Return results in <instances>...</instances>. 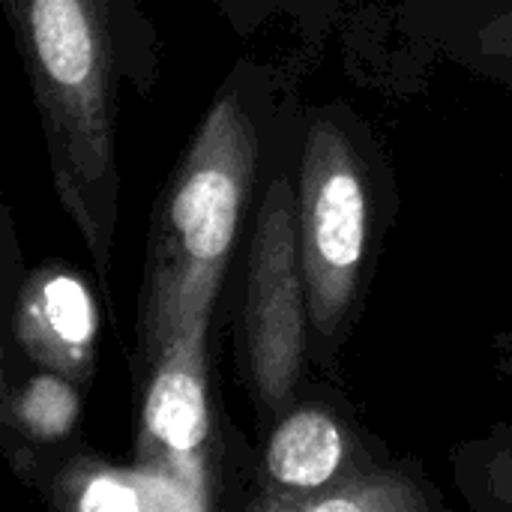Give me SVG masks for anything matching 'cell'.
Here are the masks:
<instances>
[{"instance_id": "obj_1", "label": "cell", "mask_w": 512, "mask_h": 512, "mask_svg": "<svg viewBox=\"0 0 512 512\" xmlns=\"http://www.w3.org/2000/svg\"><path fill=\"white\" fill-rule=\"evenodd\" d=\"M297 105L291 84L261 60L243 57L222 78L150 210L129 348L132 378L168 342L213 333L231 255Z\"/></svg>"}, {"instance_id": "obj_2", "label": "cell", "mask_w": 512, "mask_h": 512, "mask_svg": "<svg viewBox=\"0 0 512 512\" xmlns=\"http://www.w3.org/2000/svg\"><path fill=\"white\" fill-rule=\"evenodd\" d=\"M150 0H3L42 126L51 189L111 297L123 213L120 105L150 96L162 42Z\"/></svg>"}, {"instance_id": "obj_3", "label": "cell", "mask_w": 512, "mask_h": 512, "mask_svg": "<svg viewBox=\"0 0 512 512\" xmlns=\"http://www.w3.org/2000/svg\"><path fill=\"white\" fill-rule=\"evenodd\" d=\"M399 207L378 132L348 102L303 108L297 144V231L312 312V363L336 378Z\"/></svg>"}, {"instance_id": "obj_4", "label": "cell", "mask_w": 512, "mask_h": 512, "mask_svg": "<svg viewBox=\"0 0 512 512\" xmlns=\"http://www.w3.org/2000/svg\"><path fill=\"white\" fill-rule=\"evenodd\" d=\"M300 123L303 108L297 105L276 141L243 252L234 354L258 429H267L315 375L312 312L297 231Z\"/></svg>"}, {"instance_id": "obj_5", "label": "cell", "mask_w": 512, "mask_h": 512, "mask_svg": "<svg viewBox=\"0 0 512 512\" xmlns=\"http://www.w3.org/2000/svg\"><path fill=\"white\" fill-rule=\"evenodd\" d=\"M210 339L213 333L180 336L132 378V465L162 483L174 495L177 510L222 507L225 447L213 399Z\"/></svg>"}, {"instance_id": "obj_6", "label": "cell", "mask_w": 512, "mask_h": 512, "mask_svg": "<svg viewBox=\"0 0 512 512\" xmlns=\"http://www.w3.org/2000/svg\"><path fill=\"white\" fill-rule=\"evenodd\" d=\"M390 459L387 444L363 423L354 402L327 375H312L303 393L261 429L249 462L246 512H300L309 498L348 474Z\"/></svg>"}, {"instance_id": "obj_7", "label": "cell", "mask_w": 512, "mask_h": 512, "mask_svg": "<svg viewBox=\"0 0 512 512\" xmlns=\"http://www.w3.org/2000/svg\"><path fill=\"white\" fill-rule=\"evenodd\" d=\"M96 297L93 279L57 258L21 270L18 282L3 270V351L90 390L102 327Z\"/></svg>"}, {"instance_id": "obj_8", "label": "cell", "mask_w": 512, "mask_h": 512, "mask_svg": "<svg viewBox=\"0 0 512 512\" xmlns=\"http://www.w3.org/2000/svg\"><path fill=\"white\" fill-rule=\"evenodd\" d=\"M81 390L66 375L27 366L24 372L3 366L0 387V438L15 477L27 486L42 480L78 447Z\"/></svg>"}, {"instance_id": "obj_9", "label": "cell", "mask_w": 512, "mask_h": 512, "mask_svg": "<svg viewBox=\"0 0 512 512\" xmlns=\"http://www.w3.org/2000/svg\"><path fill=\"white\" fill-rule=\"evenodd\" d=\"M39 489L45 504L63 512L177 510L174 495L135 465H114L81 447H75Z\"/></svg>"}, {"instance_id": "obj_10", "label": "cell", "mask_w": 512, "mask_h": 512, "mask_svg": "<svg viewBox=\"0 0 512 512\" xmlns=\"http://www.w3.org/2000/svg\"><path fill=\"white\" fill-rule=\"evenodd\" d=\"M447 498L417 462L381 459L309 498L300 512H444Z\"/></svg>"}, {"instance_id": "obj_11", "label": "cell", "mask_w": 512, "mask_h": 512, "mask_svg": "<svg viewBox=\"0 0 512 512\" xmlns=\"http://www.w3.org/2000/svg\"><path fill=\"white\" fill-rule=\"evenodd\" d=\"M453 489L474 512H512V423L498 420L447 453Z\"/></svg>"}, {"instance_id": "obj_12", "label": "cell", "mask_w": 512, "mask_h": 512, "mask_svg": "<svg viewBox=\"0 0 512 512\" xmlns=\"http://www.w3.org/2000/svg\"><path fill=\"white\" fill-rule=\"evenodd\" d=\"M438 45L453 63L512 90V0L450 30Z\"/></svg>"}, {"instance_id": "obj_13", "label": "cell", "mask_w": 512, "mask_h": 512, "mask_svg": "<svg viewBox=\"0 0 512 512\" xmlns=\"http://www.w3.org/2000/svg\"><path fill=\"white\" fill-rule=\"evenodd\" d=\"M210 3L240 39H252L261 27L276 21H285L312 39L324 33L345 6V0H210Z\"/></svg>"}, {"instance_id": "obj_14", "label": "cell", "mask_w": 512, "mask_h": 512, "mask_svg": "<svg viewBox=\"0 0 512 512\" xmlns=\"http://www.w3.org/2000/svg\"><path fill=\"white\" fill-rule=\"evenodd\" d=\"M411 3L432 24L429 30H432V39L438 42L450 30H456V27H462V24H468V21L486 15V12H492L495 6H504L510 0H411Z\"/></svg>"}, {"instance_id": "obj_15", "label": "cell", "mask_w": 512, "mask_h": 512, "mask_svg": "<svg viewBox=\"0 0 512 512\" xmlns=\"http://www.w3.org/2000/svg\"><path fill=\"white\" fill-rule=\"evenodd\" d=\"M492 360H495V372L512 384V330H501L492 336Z\"/></svg>"}]
</instances>
